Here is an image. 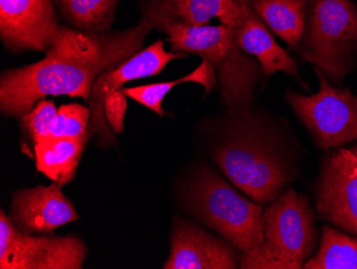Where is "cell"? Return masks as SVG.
I'll use <instances>...</instances> for the list:
<instances>
[{"label": "cell", "mask_w": 357, "mask_h": 269, "mask_svg": "<svg viewBox=\"0 0 357 269\" xmlns=\"http://www.w3.org/2000/svg\"><path fill=\"white\" fill-rule=\"evenodd\" d=\"M153 29L144 15L137 25L120 31L60 27L43 59L1 73L0 112L5 117H22L47 96L89 100L96 80L142 51Z\"/></svg>", "instance_id": "obj_1"}, {"label": "cell", "mask_w": 357, "mask_h": 269, "mask_svg": "<svg viewBox=\"0 0 357 269\" xmlns=\"http://www.w3.org/2000/svg\"><path fill=\"white\" fill-rule=\"evenodd\" d=\"M142 15L167 35L170 51L196 54L214 66L222 106L234 110L252 104L264 73L259 62L238 46L232 28L222 24L190 25L153 12H142Z\"/></svg>", "instance_id": "obj_2"}, {"label": "cell", "mask_w": 357, "mask_h": 269, "mask_svg": "<svg viewBox=\"0 0 357 269\" xmlns=\"http://www.w3.org/2000/svg\"><path fill=\"white\" fill-rule=\"evenodd\" d=\"M252 104L228 110V136L216 146L214 161L248 198L272 202L289 180L282 157L264 140Z\"/></svg>", "instance_id": "obj_3"}, {"label": "cell", "mask_w": 357, "mask_h": 269, "mask_svg": "<svg viewBox=\"0 0 357 269\" xmlns=\"http://www.w3.org/2000/svg\"><path fill=\"white\" fill-rule=\"evenodd\" d=\"M185 200L196 218L238 250L248 252L264 242L261 206L241 196L214 170L197 172L186 188Z\"/></svg>", "instance_id": "obj_4"}, {"label": "cell", "mask_w": 357, "mask_h": 269, "mask_svg": "<svg viewBox=\"0 0 357 269\" xmlns=\"http://www.w3.org/2000/svg\"><path fill=\"white\" fill-rule=\"evenodd\" d=\"M264 240L243 252L238 268L300 269L316 246L314 214L306 196L289 189L264 214Z\"/></svg>", "instance_id": "obj_5"}, {"label": "cell", "mask_w": 357, "mask_h": 269, "mask_svg": "<svg viewBox=\"0 0 357 269\" xmlns=\"http://www.w3.org/2000/svg\"><path fill=\"white\" fill-rule=\"evenodd\" d=\"M301 55L335 84L350 71L357 50V7L351 0H308Z\"/></svg>", "instance_id": "obj_6"}, {"label": "cell", "mask_w": 357, "mask_h": 269, "mask_svg": "<svg viewBox=\"0 0 357 269\" xmlns=\"http://www.w3.org/2000/svg\"><path fill=\"white\" fill-rule=\"evenodd\" d=\"M314 70L320 82L318 94L304 96L288 92L287 100L291 108L322 150L357 140L356 96L348 88L331 85L316 66Z\"/></svg>", "instance_id": "obj_7"}, {"label": "cell", "mask_w": 357, "mask_h": 269, "mask_svg": "<svg viewBox=\"0 0 357 269\" xmlns=\"http://www.w3.org/2000/svg\"><path fill=\"white\" fill-rule=\"evenodd\" d=\"M87 253L76 235L33 236L16 228L0 210L1 269H82Z\"/></svg>", "instance_id": "obj_8"}, {"label": "cell", "mask_w": 357, "mask_h": 269, "mask_svg": "<svg viewBox=\"0 0 357 269\" xmlns=\"http://www.w3.org/2000/svg\"><path fill=\"white\" fill-rule=\"evenodd\" d=\"M317 210L357 236V146L338 148L326 158L317 184Z\"/></svg>", "instance_id": "obj_9"}, {"label": "cell", "mask_w": 357, "mask_h": 269, "mask_svg": "<svg viewBox=\"0 0 357 269\" xmlns=\"http://www.w3.org/2000/svg\"><path fill=\"white\" fill-rule=\"evenodd\" d=\"M59 28L54 0H0V39L11 53L47 51Z\"/></svg>", "instance_id": "obj_10"}, {"label": "cell", "mask_w": 357, "mask_h": 269, "mask_svg": "<svg viewBox=\"0 0 357 269\" xmlns=\"http://www.w3.org/2000/svg\"><path fill=\"white\" fill-rule=\"evenodd\" d=\"M186 56V54L166 51L163 40H158L128 58L119 67L102 74L96 80L88 100L91 110L89 131L90 134L99 136L102 147L110 146L116 142L115 134L104 115V102L108 94L122 89V86L128 82L158 75L170 61Z\"/></svg>", "instance_id": "obj_11"}, {"label": "cell", "mask_w": 357, "mask_h": 269, "mask_svg": "<svg viewBox=\"0 0 357 269\" xmlns=\"http://www.w3.org/2000/svg\"><path fill=\"white\" fill-rule=\"evenodd\" d=\"M236 247L184 219H174L170 253L164 269H234Z\"/></svg>", "instance_id": "obj_12"}, {"label": "cell", "mask_w": 357, "mask_h": 269, "mask_svg": "<svg viewBox=\"0 0 357 269\" xmlns=\"http://www.w3.org/2000/svg\"><path fill=\"white\" fill-rule=\"evenodd\" d=\"M10 219L19 230L28 234H52L57 228L79 219L71 201L61 187L50 186L22 189L12 194Z\"/></svg>", "instance_id": "obj_13"}, {"label": "cell", "mask_w": 357, "mask_h": 269, "mask_svg": "<svg viewBox=\"0 0 357 269\" xmlns=\"http://www.w3.org/2000/svg\"><path fill=\"white\" fill-rule=\"evenodd\" d=\"M234 33L241 49L257 58L264 78L280 71L301 82L296 59L275 41L268 26L255 13L252 7L240 24L234 28Z\"/></svg>", "instance_id": "obj_14"}, {"label": "cell", "mask_w": 357, "mask_h": 269, "mask_svg": "<svg viewBox=\"0 0 357 269\" xmlns=\"http://www.w3.org/2000/svg\"><path fill=\"white\" fill-rule=\"evenodd\" d=\"M250 7V0H144L140 11L162 14L190 25H206L218 19L234 29Z\"/></svg>", "instance_id": "obj_15"}, {"label": "cell", "mask_w": 357, "mask_h": 269, "mask_svg": "<svg viewBox=\"0 0 357 269\" xmlns=\"http://www.w3.org/2000/svg\"><path fill=\"white\" fill-rule=\"evenodd\" d=\"M87 138H42L36 144V166L48 180L60 187L75 177Z\"/></svg>", "instance_id": "obj_16"}, {"label": "cell", "mask_w": 357, "mask_h": 269, "mask_svg": "<svg viewBox=\"0 0 357 269\" xmlns=\"http://www.w3.org/2000/svg\"><path fill=\"white\" fill-rule=\"evenodd\" d=\"M308 0H250V5L268 29L296 49L306 27Z\"/></svg>", "instance_id": "obj_17"}, {"label": "cell", "mask_w": 357, "mask_h": 269, "mask_svg": "<svg viewBox=\"0 0 357 269\" xmlns=\"http://www.w3.org/2000/svg\"><path fill=\"white\" fill-rule=\"evenodd\" d=\"M60 17L87 33L110 31L120 0H54Z\"/></svg>", "instance_id": "obj_18"}, {"label": "cell", "mask_w": 357, "mask_h": 269, "mask_svg": "<svg viewBox=\"0 0 357 269\" xmlns=\"http://www.w3.org/2000/svg\"><path fill=\"white\" fill-rule=\"evenodd\" d=\"M218 82L215 68L208 60L202 59V64L188 75L182 76L176 81L160 82V83L148 84V85L136 86V87L122 88L126 97L146 106L160 116L167 114L163 110V100L166 94L174 89L176 86L183 83H198L204 86V97H206L215 87Z\"/></svg>", "instance_id": "obj_19"}, {"label": "cell", "mask_w": 357, "mask_h": 269, "mask_svg": "<svg viewBox=\"0 0 357 269\" xmlns=\"http://www.w3.org/2000/svg\"><path fill=\"white\" fill-rule=\"evenodd\" d=\"M306 269H357V238L331 226L323 228L320 248Z\"/></svg>", "instance_id": "obj_20"}, {"label": "cell", "mask_w": 357, "mask_h": 269, "mask_svg": "<svg viewBox=\"0 0 357 269\" xmlns=\"http://www.w3.org/2000/svg\"><path fill=\"white\" fill-rule=\"evenodd\" d=\"M91 110L79 103L63 104L58 108L52 124L53 138H88L90 134Z\"/></svg>", "instance_id": "obj_21"}, {"label": "cell", "mask_w": 357, "mask_h": 269, "mask_svg": "<svg viewBox=\"0 0 357 269\" xmlns=\"http://www.w3.org/2000/svg\"><path fill=\"white\" fill-rule=\"evenodd\" d=\"M57 112L53 100H40L30 112L20 117L22 129L33 143L37 144L51 134L52 124Z\"/></svg>", "instance_id": "obj_22"}, {"label": "cell", "mask_w": 357, "mask_h": 269, "mask_svg": "<svg viewBox=\"0 0 357 269\" xmlns=\"http://www.w3.org/2000/svg\"><path fill=\"white\" fill-rule=\"evenodd\" d=\"M128 108V97L122 89L116 90L106 97L104 102V115L114 133L123 132L124 117Z\"/></svg>", "instance_id": "obj_23"}]
</instances>
